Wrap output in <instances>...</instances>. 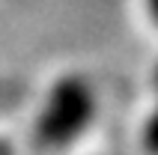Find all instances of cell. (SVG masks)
Masks as SVG:
<instances>
[{"instance_id": "6da1fadb", "label": "cell", "mask_w": 158, "mask_h": 155, "mask_svg": "<svg viewBox=\"0 0 158 155\" xmlns=\"http://www.w3.org/2000/svg\"><path fill=\"white\" fill-rule=\"evenodd\" d=\"M96 116V93L93 84L81 75H66L48 90L39 119H36V143L42 149H63L81 137Z\"/></svg>"}, {"instance_id": "7a4b0ae2", "label": "cell", "mask_w": 158, "mask_h": 155, "mask_svg": "<svg viewBox=\"0 0 158 155\" xmlns=\"http://www.w3.org/2000/svg\"><path fill=\"white\" fill-rule=\"evenodd\" d=\"M140 143H143V149H146L149 155H158V107L146 116V122H143Z\"/></svg>"}, {"instance_id": "3957f363", "label": "cell", "mask_w": 158, "mask_h": 155, "mask_svg": "<svg viewBox=\"0 0 158 155\" xmlns=\"http://www.w3.org/2000/svg\"><path fill=\"white\" fill-rule=\"evenodd\" d=\"M146 3H149V12H152V18L158 21V0H146Z\"/></svg>"}]
</instances>
